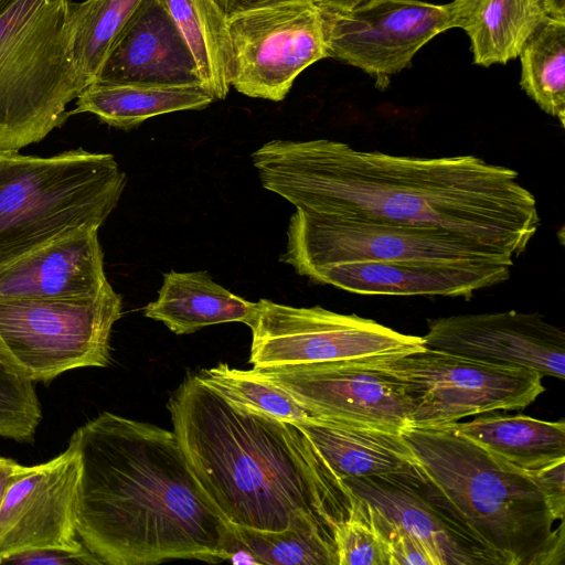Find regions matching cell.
Here are the masks:
<instances>
[{
    "label": "cell",
    "mask_w": 565,
    "mask_h": 565,
    "mask_svg": "<svg viewBox=\"0 0 565 565\" xmlns=\"http://www.w3.org/2000/svg\"><path fill=\"white\" fill-rule=\"evenodd\" d=\"M263 188L315 214L445 232L518 258L541 218L515 170L472 156L364 151L271 140L252 153Z\"/></svg>",
    "instance_id": "cell-1"
},
{
    "label": "cell",
    "mask_w": 565,
    "mask_h": 565,
    "mask_svg": "<svg viewBox=\"0 0 565 565\" xmlns=\"http://www.w3.org/2000/svg\"><path fill=\"white\" fill-rule=\"evenodd\" d=\"M68 444L79 460L76 532L102 564L228 559L233 526L202 490L173 431L103 412Z\"/></svg>",
    "instance_id": "cell-2"
},
{
    "label": "cell",
    "mask_w": 565,
    "mask_h": 565,
    "mask_svg": "<svg viewBox=\"0 0 565 565\" xmlns=\"http://www.w3.org/2000/svg\"><path fill=\"white\" fill-rule=\"evenodd\" d=\"M167 408L191 470L227 523L279 531L302 512L328 530L339 483L295 423L237 405L196 374Z\"/></svg>",
    "instance_id": "cell-3"
},
{
    "label": "cell",
    "mask_w": 565,
    "mask_h": 565,
    "mask_svg": "<svg viewBox=\"0 0 565 565\" xmlns=\"http://www.w3.org/2000/svg\"><path fill=\"white\" fill-rule=\"evenodd\" d=\"M413 475L425 497L450 516L495 565H563L564 523L530 471L447 426L407 427Z\"/></svg>",
    "instance_id": "cell-4"
},
{
    "label": "cell",
    "mask_w": 565,
    "mask_h": 565,
    "mask_svg": "<svg viewBox=\"0 0 565 565\" xmlns=\"http://www.w3.org/2000/svg\"><path fill=\"white\" fill-rule=\"evenodd\" d=\"M125 185L110 153L0 151V268L68 233L99 228Z\"/></svg>",
    "instance_id": "cell-5"
},
{
    "label": "cell",
    "mask_w": 565,
    "mask_h": 565,
    "mask_svg": "<svg viewBox=\"0 0 565 565\" xmlns=\"http://www.w3.org/2000/svg\"><path fill=\"white\" fill-rule=\"evenodd\" d=\"M71 0H20L0 18V151L44 139L86 86L73 53Z\"/></svg>",
    "instance_id": "cell-6"
},
{
    "label": "cell",
    "mask_w": 565,
    "mask_h": 565,
    "mask_svg": "<svg viewBox=\"0 0 565 565\" xmlns=\"http://www.w3.org/2000/svg\"><path fill=\"white\" fill-rule=\"evenodd\" d=\"M367 361L402 386L411 427H440L473 415L522 409L545 391L536 371L425 347Z\"/></svg>",
    "instance_id": "cell-7"
},
{
    "label": "cell",
    "mask_w": 565,
    "mask_h": 565,
    "mask_svg": "<svg viewBox=\"0 0 565 565\" xmlns=\"http://www.w3.org/2000/svg\"><path fill=\"white\" fill-rule=\"evenodd\" d=\"M514 260L500 250L436 230L300 210L290 217L287 247L280 256V262L301 276L319 266L349 262L478 267L514 265Z\"/></svg>",
    "instance_id": "cell-8"
},
{
    "label": "cell",
    "mask_w": 565,
    "mask_h": 565,
    "mask_svg": "<svg viewBox=\"0 0 565 565\" xmlns=\"http://www.w3.org/2000/svg\"><path fill=\"white\" fill-rule=\"evenodd\" d=\"M121 296L109 284L90 297L0 300V339L33 382L87 366H107Z\"/></svg>",
    "instance_id": "cell-9"
},
{
    "label": "cell",
    "mask_w": 565,
    "mask_h": 565,
    "mask_svg": "<svg viewBox=\"0 0 565 565\" xmlns=\"http://www.w3.org/2000/svg\"><path fill=\"white\" fill-rule=\"evenodd\" d=\"M248 327L253 367L360 361L424 348L422 337L404 334L372 319L268 299L256 302Z\"/></svg>",
    "instance_id": "cell-10"
},
{
    "label": "cell",
    "mask_w": 565,
    "mask_h": 565,
    "mask_svg": "<svg viewBox=\"0 0 565 565\" xmlns=\"http://www.w3.org/2000/svg\"><path fill=\"white\" fill-rule=\"evenodd\" d=\"M231 86L253 98L281 102L297 76L329 57L320 7L286 0L227 15Z\"/></svg>",
    "instance_id": "cell-11"
},
{
    "label": "cell",
    "mask_w": 565,
    "mask_h": 565,
    "mask_svg": "<svg viewBox=\"0 0 565 565\" xmlns=\"http://www.w3.org/2000/svg\"><path fill=\"white\" fill-rule=\"evenodd\" d=\"M320 9L329 56L374 76L380 89L391 75L409 66L422 46L452 28L447 4L420 0H369L353 9Z\"/></svg>",
    "instance_id": "cell-12"
},
{
    "label": "cell",
    "mask_w": 565,
    "mask_h": 565,
    "mask_svg": "<svg viewBox=\"0 0 565 565\" xmlns=\"http://www.w3.org/2000/svg\"><path fill=\"white\" fill-rule=\"evenodd\" d=\"M287 392L310 416L402 433L412 426L399 383L367 360L252 367Z\"/></svg>",
    "instance_id": "cell-13"
},
{
    "label": "cell",
    "mask_w": 565,
    "mask_h": 565,
    "mask_svg": "<svg viewBox=\"0 0 565 565\" xmlns=\"http://www.w3.org/2000/svg\"><path fill=\"white\" fill-rule=\"evenodd\" d=\"M424 347L565 379V333L539 313L515 310L427 320Z\"/></svg>",
    "instance_id": "cell-14"
},
{
    "label": "cell",
    "mask_w": 565,
    "mask_h": 565,
    "mask_svg": "<svg viewBox=\"0 0 565 565\" xmlns=\"http://www.w3.org/2000/svg\"><path fill=\"white\" fill-rule=\"evenodd\" d=\"M79 460L67 448L47 462L30 466L9 487L0 507V563L24 551L81 548L76 540Z\"/></svg>",
    "instance_id": "cell-15"
},
{
    "label": "cell",
    "mask_w": 565,
    "mask_h": 565,
    "mask_svg": "<svg viewBox=\"0 0 565 565\" xmlns=\"http://www.w3.org/2000/svg\"><path fill=\"white\" fill-rule=\"evenodd\" d=\"M95 81L117 84L202 85L182 35L159 0H141Z\"/></svg>",
    "instance_id": "cell-16"
},
{
    "label": "cell",
    "mask_w": 565,
    "mask_h": 565,
    "mask_svg": "<svg viewBox=\"0 0 565 565\" xmlns=\"http://www.w3.org/2000/svg\"><path fill=\"white\" fill-rule=\"evenodd\" d=\"M108 285L97 227L68 233L0 268V300L90 297Z\"/></svg>",
    "instance_id": "cell-17"
},
{
    "label": "cell",
    "mask_w": 565,
    "mask_h": 565,
    "mask_svg": "<svg viewBox=\"0 0 565 565\" xmlns=\"http://www.w3.org/2000/svg\"><path fill=\"white\" fill-rule=\"evenodd\" d=\"M342 481L418 540L440 565H495L488 552L425 497L413 472Z\"/></svg>",
    "instance_id": "cell-18"
},
{
    "label": "cell",
    "mask_w": 565,
    "mask_h": 565,
    "mask_svg": "<svg viewBox=\"0 0 565 565\" xmlns=\"http://www.w3.org/2000/svg\"><path fill=\"white\" fill-rule=\"evenodd\" d=\"M513 264L441 267L349 262L323 265L303 276L335 288L372 296H444L470 298L509 279Z\"/></svg>",
    "instance_id": "cell-19"
},
{
    "label": "cell",
    "mask_w": 565,
    "mask_h": 565,
    "mask_svg": "<svg viewBox=\"0 0 565 565\" xmlns=\"http://www.w3.org/2000/svg\"><path fill=\"white\" fill-rule=\"evenodd\" d=\"M295 424L338 479L413 472V455L401 433L316 416Z\"/></svg>",
    "instance_id": "cell-20"
},
{
    "label": "cell",
    "mask_w": 565,
    "mask_h": 565,
    "mask_svg": "<svg viewBox=\"0 0 565 565\" xmlns=\"http://www.w3.org/2000/svg\"><path fill=\"white\" fill-rule=\"evenodd\" d=\"M447 7L452 28L470 38L473 63L484 67L518 57L550 19L545 0H454Z\"/></svg>",
    "instance_id": "cell-21"
},
{
    "label": "cell",
    "mask_w": 565,
    "mask_h": 565,
    "mask_svg": "<svg viewBox=\"0 0 565 565\" xmlns=\"http://www.w3.org/2000/svg\"><path fill=\"white\" fill-rule=\"evenodd\" d=\"M256 307L216 284L206 271L171 270L163 275L158 298L147 305L145 316L163 322L175 334H189L218 323L248 326Z\"/></svg>",
    "instance_id": "cell-22"
},
{
    "label": "cell",
    "mask_w": 565,
    "mask_h": 565,
    "mask_svg": "<svg viewBox=\"0 0 565 565\" xmlns=\"http://www.w3.org/2000/svg\"><path fill=\"white\" fill-rule=\"evenodd\" d=\"M202 85L117 84L94 81L76 97L71 115L89 113L108 126L131 129L151 117L200 110L214 102Z\"/></svg>",
    "instance_id": "cell-23"
},
{
    "label": "cell",
    "mask_w": 565,
    "mask_h": 565,
    "mask_svg": "<svg viewBox=\"0 0 565 565\" xmlns=\"http://www.w3.org/2000/svg\"><path fill=\"white\" fill-rule=\"evenodd\" d=\"M492 456L525 471L565 459V423L525 415H481L445 425Z\"/></svg>",
    "instance_id": "cell-24"
},
{
    "label": "cell",
    "mask_w": 565,
    "mask_h": 565,
    "mask_svg": "<svg viewBox=\"0 0 565 565\" xmlns=\"http://www.w3.org/2000/svg\"><path fill=\"white\" fill-rule=\"evenodd\" d=\"M194 60L202 86L214 99L231 87L232 46L227 14L216 0H159Z\"/></svg>",
    "instance_id": "cell-25"
},
{
    "label": "cell",
    "mask_w": 565,
    "mask_h": 565,
    "mask_svg": "<svg viewBox=\"0 0 565 565\" xmlns=\"http://www.w3.org/2000/svg\"><path fill=\"white\" fill-rule=\"evenodd\" d=\"M232 526L236 542L228 561L243 552L253 564L337 565L332 536L311 514H295L279 531Z\"/></svg>",
    "instance_id": "cell-26"
},
{
    "label": "cell",
    "mask_w": 565,
    "mask_h": 565,
    "mask_svg": "<svg viewBox=\"0 0 565 565\" xmlns=\"http://www.w3.org/2000/svg\"><path fill=\"white\" fill-rule=\"evenodd\" d=\"M519 56L522 89L565 127V21L550 18Z\"/></svg>",
    "instance_id": "cell-27"
},
{
    "label": "cell",
    "mask_w": 565,
    "mask_h": 565,
    "mask_svg": "<svg viewBox=\"0 0 565 565\" xmlns=\"http://www.w3.org/2000/svg\"><path fill=\"white\" fill-rule=\"evenodd\" d=\"M140 1L71 2L73 53L86 85L96 79L110 46Z\"/></svg>",
    "instance_id": "cell-28"
},
{
    "label": "cell",
    "mask_w": 565,
    "mask_h": 565,
    "mask_svg": "<svg viewBox=\"0 0 565 565\" xmlns=\"http://www.w3.org/2000/svg\"><path fill=\"white\" fill-rule=\"evenodd\" d=\"M196 375L222 396L246 408L291 423L301 422L310 416L287 392L248 370L220 363L201 370Z\"/></svg>",
    "instance_id": "cell-29"
},
{
    "label": "cell",
    "mask_w": 565,
    "mask_h": 565,
    "mask_svg": "<svg viewBox=\"0 0 565 565\" xmlns=\"http://www.w3.org/2000/svg\"><path fill=\"white\" fill-rule=\"evenodd\" d=\"M41 417L34 383L0 339V437L31 443Z\"/></svg>",
    "instance_id": "cell-30"
},
{
    "label": "cell",
    "mask_w": 565,
    "mask_h": 565,
    "mask_svg": "<svg viewBox=\"0 0 565 565\" xmlns=\"http://www.w3.org/2000/svg\"><path fill=\"white\" fill-rule=\"evenodd\" d=\"M354 495L350 516L331 530L337 565H388L385 543L370 505Z\"/></svg>",
    "instance_id": "cell-31"
},
{
    "label": "cell",
    "mask_w": 565,
    "mask_h": 565,
    "mask_svg": "<svg viewBox=\"0 0 565 565\" xmlns=\"http://www.w3.org/2000/svg\"><path fill=\"white\" fill-rule=\"evenodd\" d=\"M369 505L384 540L388 565H440L418 540Z\"/></svg>",
    "instance_id": "cell-32"
},
{
    "label": "cell",
    "mask_w": 565,
    "mask_h": 565,
    "mask_svg": "<svg viewBox=\"0 0 565 565\" xmlns=\"http://www.w3.org/2000/svg\"><path fill=\"white\" fill-rule=\"evenodd\" d=\"M0 564L96 565L102 564V562L84 545L76 550L49 547L24 551L3 558Z\"/></svg>",
    "instance_id": "cell-33"
},
{
    "label": "cell",
    "mask_w": 565,
    "mask_h": 565,
    "mask_svg": "<svg viewBox=\"0 0 565 565\" xmlns=\"http://www.w3.org/2000/svg\"><path fill=\"white\" fill-rule=\"evenodd\" d=\"M543 492L554 516L564 521L565 514V459L530 471Z\"/></svg>",
    "instance_id": "cell-34"
},
{
    "label": "cell",
    "mask_w": 565,
    "mask_h": 565,
    "mask_svg": "<svg viewBox=\"0 0 565 565\" xmlns=\"http://www.w3.org/2000/svg\"><path fill=\"white\" fill-rule=\"evenodd\" d=\"M28 466H22L10 458L0 457V507L11 483L22 475Z\"/></svg>",
    "instance_id": "cell-35"
},
{
    "label": "cell",
    "mask_w": 565,
    "mask_h": 565,
    "mask_svg": "<svg viewBox=\"0 0 565 565\" xmlns=\"http://www.w3.org/2000/svg\"><path fill=\"white\" fill-rule=\"evenodd\" d=\"M225 13L228 15L233 12L259 7L273 2L286 1V0H216Z\"/></svg>",
    "instance_id": "cell-36"
},
{
    "label": "cell",
    "mask_w": 565,
    "mask_h": 565,
    "mask_svg": "<svg viewBox=\"0 0 565 565\" xmlns=\"http://www.w3.org/2000/svg\"><path fill=\"white\" fill-rule=\"evenodd\" d=\"M318 6L332 9H353L369 0H313Z\"/></svg>",
    "instance_id": "cell-37"
},
{
    "label": "cell",
    "mask_w": 565,
    "mask_h": 565,
    "mask_svg": "<svg viewBox=\"0 0 565 565\" xmlns=\"http://www.w3.org/2000/svg\"><path fill=\"white\" fill-rule=\"evenodd\" d=\"M548 18L565 21V0H545Z\"/></svg>",
    "instance_id": "cell-38"
},
{
    "label": "cell",
    "mask_w": 565,
    "mask_h": 565,
    "mask_svg": "<svg viewBox=\"0 0 565 565\" xmlns=\"http://www.w3.org/2000/svg\"><path fill=\"white\" fill-rule=\"evenodd\" d=\"M20 0H0V18L12 9Z\"/></svg>",
    "instance_id": "cell-39"
}]
</instances>
